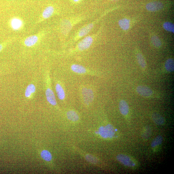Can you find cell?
<instances>
[{
    "label": "cell",
    "instance_id": "cell-18",
    "mask_svg": "<svg viewBox=\"0 0 174 174\" xmlns=\"http://www.w3.org/2000/svg\"><path fill=\"white\" fill-rule=\"evenodd\" d=\"M36 87L33 84H29L26 89L25 95L27 98H29L32 93L36 91Z\"/></svg>",
    "mask_w": 174,
    "mask_h": 174
},
{
    "label": "cell",
    "instance_id": "cell-3",
    "mask_svg": "<svg viewBox=\"0 0 174 174\" xmlns=\"http://www.w3.org/2000/svg\"><path fill=\"white\" fill-rule=\"evenodd\" d=\"M93 42V38L92 36H87L79 43L77 46V48L80 51H83L90 48Z\"/></svg>",
    "mask_w": 174,
    "mask_h": 174
},
{
    "label": "cell",
    "instance_id": "cell-7",
    "mask_svg": "<svg viewBox=\"0 0 174 174\" xmlns=\"http://www.w3.org/2000/svg\"><path fill=\"white\" fill-rule=\"evenodd\" d=\"M164 7L163 4L160 2L154 1L149 3L146 5V8L149 11L155 12L161 10Z\"/></svg>",
    "mask_w": 174,
    "mask_h": 174
},
{
    "label": "cell",
    "instance_id": "cell-26",
    "mask_svg": "<svg viewBox=\"0 0 174 174\" xmlns=\"http://www.w3.org/2000/svg\"><path fill=\"white\" fill-rule=\"evenodd\" d=\"M86 159L91 163L95 164L97 162L96 158L90 155H87L86 157Z\"/></svg>",
    "mask_w": 174,
    "mask_h": 174
},
{
    "label": "cell",
    "instance_id": "cell-2",
    "mask_svg": "<svg viewBox=\"0 0 174 174\" xmlns=\"http://www.w3.org/2000/svg\"><path fill=\"white\" fill-rule=\"evenodd\" d=\"M117 159L122 164L128 167H134L136 165L132 158L124 154L118 155L117 156Z\"/></svg>",
    "mask_w": 174,
    "mask_h": 174
},
{
    "label": "cell",
    "instance_id": "cell-11",
    "mask_svg": "<svg viewBox=\"0 0 174 174\" xmlns=\"http://www.w3.org/2000/svg\"><path fill=\"white\" fill-rule=\"evenodd\" d=\"M119 107L120 111L123 115H126L128 114L129 106L125 100H122L120 101Z\"/></svg>",
    "mask_w": 174,
    "mask_h": 174
},
{
    "label": "cell",
    "instance_id": "cell-17",
    "mask_svg": "<svg viewBox=\"0 0 174 174\" xmlns=\"http://www.w3.org/2000/svg\"><path fill=\"white\" fill-rule=\"evenodd\" d=\"M130 21L129 19L124 18L120 20L118 24L120 28L124 30L128 29L130 27Z\"/></svg>",
    "mask_w": 174,
    "mask_h": 174
},
{
    "label": "cell",
    "instance_id": "cell-8",
    "mask_svg": "<svg viewBox=\"0 0 174 174\" xmlns=\"http://www.w3.org/2000/svg\"><path fill=\"white\" fill-rule=\"evenodd\" d=\"M40 39L39 36L37 35H33L26 38L24 40V44L28 47H31L36 45Z\"/></svg>",
    "mask_w": 174,
    "mask_h": 174
},
{
    "label": "cell",
    "instance_id": "cell-9",
    "mask_svg": "<svg viewBox=\"0 0 174 174\" xmlns=\"http://www.w3.org/2000/svg\"><path fill=\"white\" fill-rule=\"evenodd\" d=\"M94 25L93 23H91L83 27L79 30L77 37L81 38L86 36L93 28Z\"/></svg>",
    "mask_w": 174,
    "mask_h": 174
},
{
    "label": "cell",
    "instance_id": "cell-24",
    "mask_svg": "<svg viewBox=\"0 0 174 174\" xmlns=\"http://www.w3.org/2000/svg\"><path fill=\"white\" fill-rule=\"evenodd\" d=\"M163 27L166 30L173 33L174 32V25L171 22H165L163 24Z\"/></svg>",
    "mask_w": 174,
    "mask_h": 174
},
{
    "label": "cell",
    "instance_id": "cell-19",
    "mask_svg": "<svg viewBox=\"0 0 174 174\" xmlns=\"http://www.w3.org/2000/svg\"><path fill=\"white\" fill-rule=\"evenodd\" d=\"M137 59L138 63L140 66L144 69L146 67V63L144 57L140 53H138L137 55Z\"/></svg>",
    "mask_w": 174,
    "mask_h": 174
},
{
    "label": "cell",
    "instance_id": "cell-10",
    "mask_svg": "<svg viewBox=\"0 0 174 174\" xmlns=\"http://www.w3.org/2000/svg\"><path fill=\"white\" fill-rule=\"evenodd\" d=\"M46 99L48 102L53 106L57 104V101L55 95L53 92L50 88H48L46 92Z\"/></svg>",
    "mask_w": 174,
    "mask_h": 174
},
{
    "label": "cell",
    "instance_id": "cell-22",
    "mask_svg": "<svg viewBox=\"0 0 174 174\" xmlns=\"http://www.w3.org/2000/svg\"><path fill=\"white\" fill-rule=\"evenodd\" d=\"M41 156L42 158L46 161H49L52 159V157L51 153L47 150L42 151Z\"/></svg>",
    "mask_w": 174,
    "mask_h": 174
},
{
    "label": "cell",
    "instance_id": "cell-6",
    "mask_svg": "<svg viewBox=\"0 0 174 174\" xmlns=\"http://www.w3.org/2000/svg\"><path fill=\"white\" fill-rule=\"evenodd\" d=\"M82 93L85 103L88 104L91 103L94 99L93 92L90 89L84 88L82 89Z\"/></svg>",
    "mask_w": 174,
    "mask_h": 174
},
{
    "label": "cell",
    "instance_id": "cell-21",
    "mask_svg": "<svg viewBox=\"0 0 174 174\" xmlns=\"http://www.w3.org/2000/svg\"><path fill=\"white\" fill-rule=\"evenodd\" d=\"M162 141H163V138L161 135H159L155 138L153 140L151 146L153 148H156V147L162 144Z\"/></svg>",
    "mask_w": 174,
    "mask_h": 174
},
{
    "label": "cell",
    "instance_id": "cell-28",
    "mask_svg": "<svg viewBox=\"0 0 174 174\" xmlns=\"http://www.w3.org/2000/svg\"><path fill=\"white\" fill-rule=\"evenodd\" d=\"M72 1L75 2L77 3L81 1V0H72Z\"/></svg>",
    "mask_w": 174,
    "mask_h": 174
},
{
    "label": "cell",
    "instance_id": "cell-14",
    "mask_svg": "<svg viewBox=\"0 0 174 174\" xmlns=\"http://www.w3.org/2000/svg\"><path fill=\"white\" fill-rule=\"evenodd\" d=\"M71 68L72 71L77 73H84L86 72V68L80 65H71Z\"/></svg>",
    "mask_w": 174,
    "mask_h": 174
},
{
    "label": "cell",
    "instance_id": "cell-16",
    "mask_svg": "<svg viewBox=\"0 0 174 174\" xmlns=\"http://www.w3.org/2000/svg\"><path fill=\"white\" fill-rule=\"evenodd\" d=\"M165 67L166 70L168 72L173 71L174 70V60L172 59H167L165 62Z\"/></svg>",
    "mask_w": 174,
    "mask_h": 174
},
{
    "label": "cell",
    "instance_id": "cell-1",
    "mask_svg": "<svg viewBox=\"0 0 174 174\" xmlns=\"http://www.w3.org/2000/svg\"><path fill=\"white\" fill-rule=\"evenodd\" d=\"M99 133L104 138H110L114 136L115 131L113 126L108 125L100 127L99 129Z\"/></svg>",
    "mask_w": 174,
    "mask_h": 174
},
{
    "label": "cell",
    "instance_id": "cell-25",
    "mask_svg": "<svg viewBox=\"0 0 174 174\" xmlns=\"http://www.w3.org/2000/svg\"><path fill=\"white\" fill-rule=\"evenodd\" d=\"M151 41L153 45L156 47H160L162 45V42L159 37L156 36L151 38Z\"/></svg>",
    "mask_w": 174,
    "mask_h": 174
},
{
    "label": "cell",
    "instance_id": "cell-4",
    "mask_svg": "<svg viewBox=\"0 0 174 174\" xmlns=\"http://www.w3.org/2000/svg\"><path fill=\"white\" fill-rule=\"evenodd\" d=\"M10 26L12 29L15 31H18L22 29L24 26V22L18 17H14L10 21Z\"/></svg>",
    "mask_w": 174,
    "mask_h": 174
},
{
    "label": "cell",
    "instance_id": "cell-20",
    "mask_svg": "<svg viewBox=\"0 0 174 174\" xmlns=\"http://www.w3.org/2000/svg\"><path fill=\"white\" fill-rule=\"evenodd\" d=\"M68 118L73 121H76L79 119L78 115L75 111H68L67 113Z\"/></svg>",
    "mask_w": 174,
    "mask_h": 174
},
{
    "label": "cell",
    "instance_id": "cell-29",
    "mask_svg": "<svg viewBox=\"0 0 174 174\" xmlns=\"http://www.w3.org/2000/svg\"><path fill=\"white\" fill-rule=\"evenodd\" d=\"M113 1H117V0H113Z\"/></svg>",
    "mask_w": 174,
    "mask_h": 174
},
{
    "label": "cell",
    "instance_id": "cell-5",
    "mask_svg": "<svg viewBox=\"0 0 174 174\" xmlns=\"http://www.w3.org/2000/svg\"><path fill=\"white\" fill-rule=\"evenodd\" d=\"M136 90L139 95L145 97H150L153 93L151 89L144 86H138Z\"/></svg>",
    "mask_w": 174,
    "mask_h": 174
},
{
    "label": "cell",
    "instance_id": "cell-13",
    "mask_svg": "<svg viewBox=\"0 0 174 174\" xmlns=\"http://www.w3.org/2000/svg\"><path fill=\"white\" fill-rule=\"evenodd\" d=\"M152 120L153 122L158 125H162L165 122L164 118L160 114L154 113L152 116Z\"/></svg>",
    "mask_w": 174,
    "mask_h": 174
},
{
    "label": "cell",
    "instance_id": "cell-27",
    "mask_svg": "<svg viewBox=\"0 0 174 174\" xmlns=\"http://www.w3.org/2000/svg\"><path fill=\"white\" fill-rule=\"evenodd\" d=\"M3 48V46L2 44H0V51H1Z\"/></svg>",
    "mask_w": 174,
    "mask_h": 174
},
{
    "label": "cell",
    "instance_id": "cell-15",
    "mask_svg": "<svg viewBox=\"0 0 174 174\" xmlns=\"http://www.w3.org/2000/svg\"><path fill=\"white\" fill-rule=\"evenodd\" d=\"M56 90L58 98L61 100L64 99L65 97V92L63 87L59 84H56Z\"/></svg>",
    "mask_w": 174,
    "mask_h": 174
},
{
    "label": "cell",
    "instance_id": "cell-12",
    "mask_svg": "<svg viewBox=\"0 0 174 174\" xmlns=\"http://www.w3.org/2000/svg\"><path fill=\"white\" fill-rule=\"evenodd\" d=\"M55 11V8L52 6L46 7L44 10L42 14L43 19H46L51 17Z\"/></svg>",
    "mask_w": 174,
    "mask_h": 174
},
{
    "label": "cell",
    "instance_id": "cell-23",
    "mask_svg": "<svg viewBox=\"0 0 174 174\" xmlns=\"http://www.w3.org/2000/svg\"><path fill=\"white\" fill-rule=\"evenodd\" d=\"M151 131L149 127H146L143 130L142 133V136L143 139L145 140L148 139L150 136Z\"/></svg>",
    "mask_w": 174,
    "mask_h": 174
}]
</instances>
